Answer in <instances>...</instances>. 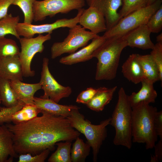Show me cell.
<instances>
[{
  "label": "cell",
  "mask_w": 162,
  "mask_h": 162,
  "mask_svg": "<svg viewBox=\"0 0 162 162\" xmlns=\"http://www.w3.org/2000/svg\"><path fill=\"white\" fill-rule=\"evenodd\" d=\"M40 116L17 124H6L13 134L15 150L20 154H38L53 150L58 142H72L80 133L70 125L66 117L41 110Z\"/></svg>",
  "instance_id": "1"
},
{
  "label": "cell",
  "mask_w": 162,
  "mask_h": 162,
  "mask_svg": "<svg viewBox=\"0 0 162 162\" xmlns=\"http://www.w3.org/2000/svg\"><path fill=\"white\" fill-rule=\"evenodd\" d=\"M128 46L124 36L107 38L93 52L98 62L95 75L97 80H111L116 76L122 51Z\"/></svg>",
  "instance_id": "2"
},
{
  "label": "cell",
  "mask_w": 162,
  "mask_h": 162,
  "mask_svg": "<svg viewBox=\"0 0 162 162\" xmlns=\"http://www.w3.org/2000/svg\"><path fill=\"white\" fill-rule=\"evenodd\" d=\"M156 107L141 103L132 108V142L145 143L146 149L153 148L158 140L154 124Z\"/></svg>",
  "instance_id": "3"
},
{
  "label": "cell",
  "mask_w": 162,
  "mask_h": 162,
  "mask_svg": "<svg viewBox=\"0 0 162 162\" xmlns=\"http://www.w3.org/2000/svg\"><path fill=\"white\" fill-rule=\"evenodd\" d=\"M128 96L124 88L121 87L118 92V101L111 117L110 124L115 130L114 144L130 149L133 142L131 134L132 108Z\"/></svg>",
  "instance_id": "4"
},
{
  "label": "cell",
  "mask_w": 162,
  "mask_h": 162,
  "mask_svg": "<svg viewBox=\"0 0 162 162\" xmlns=\"http://www.w3.org/2000/svg\"><path fill=\"white\" fill-rule=\"evenodd\" d=\"M80 109L73 110L67 118L73 128L85 136L92 149L93 160L96 162L100 148L107 137L106 127L110 124L111 118L102 121L99 124H92L80 112Z\"/></svg>",
  "instance_id": "5"
},
{
  "label": "cell",
  "mask_w": 162,
  "mask_h": 162,
  "mask_svg": "<svg viewBox=\"0 0 162 162\" xmlns=\"http://www.w3.org/2000/svg\"><path fill=\"white\" fill-rule=\"evenodd\" d=\"M162 0L138 9L121 18L117 23L106 31L103 36L107 38L123 35L137 27L146 24L152 15L162 5Z\"/></svg>",
  "instance_id": "6"
},
{
  "label": "cell",
  "mask_w": 162,
  "mask_h": 162,
  "mask_svg": "<svg viewBox=\"0 0 162 162\" xmlns=\"http://www.w3.org/2000/svg\"><path fill=\"white\" fill-rule=\"evenodd\" d=\"M98 35L86 31L80 25L70 28L63 41L54 43L51 48V58L54 59L66 53H73L79 48L87 45L90 40Z\"/></svg>",
  "instance_id": "7"
},
{
  "label": "cell",
  "mask_w": 162,
  "mask_h": 162,
  "mask_svg": "<svg viewBox=\"0 0 162 162\" xmlns=\"http://www.w3.org/2000/svg\"><path fill=\"white\" fill-rule=\"evenodd\" d=\"M85 0H35L33 6V20L37 22L58 14H68L85 5Z\"/></svg>",
  "instance_id": "8"
},
{
  "label": "cell",
  "mask_w": 162,
  "mask_h": 162,
  "mask_svg": "<svg viewBox=\"0 0 162 162\" xmlns=\"http://www.w3.org/2000/svg\"><path fill=\"white\" fill-rule=\"evenodd\" d=\"M51 38V34L45 35L39 34L35 38L23 37L19 39L21 49L19 57L23 77H33L35 75V71L31 68L32 60L36 53H41L43 51L44 49V43Z\"/></svg>",
  "instance_id": "9"
},
{
  "label": "cell",
  "mask_w": 162,
  "mask_h": 162,
  "mask_svg": "<svg viewBox=\"0 0 162 162\" xmlns=\"http://www.w3.org/2000/svg\"><path fill=\"white\" fill-rule=\"evenodd\" d=\"M49 62L48 58H43L39 82L44 94L40 97L50 99L58 103L62 99L70 96L72 92V89L70 86H63L58 82L50 71Z\"/></svg>",
  "instance_id": "10"
},
{
  "label": "cell",
  "mask_w": 162,
  "mask_h": 162,
  "mask_svg": "<svg viewBox=\"0 0 162 162\" xmlns=\"http://www.w3.org/2000/svg\"><path fill=\"white\" fill-rule=\"evenodd\" d=\"M84 9L82 8L78 10L77 15L73 18L58 19L51 23L36 25L24 22H19L16 27L17 33L20 37L29 38L33 37L36 34L47 33L51 34L53 31L61 28H71L79 23L80 18Z\"/></svg>",
  "instance_id": "11"
},
{
  "label": "cell",
  "mask_w": 162,
  "mask_h": 162,
  "mask_svg": "<svg viewBox=\"0 0 162 162\" xmlns=\"http://www.w3.org/2000/svg\"><path fill=\"white\" fill-rule=\"evenodd\" d=\"M122 0H85L89 6L95 7L104 16L107 30L116 25L120 19L117 10Z\"/></svg>",
  "instance_id": "12"
},
{
  "label": "cell",
  "mask_w": 162,
  "mask_h": 162,
  "mask_svg": "<svg viewBox=\"0 0 162 162\" xmlns=\"http://www.w3.org/2000/svg\"><path fill=\"white\" fill-rule=\"evenodd\" d=\"M79 23L85 29H88L95 34L105 32L107 30L104 16L93 6H89L87 9H84Z\"/></svg>",
  "instance_id": "13"
},
{
  "label": "cell",
  "mask_w": 162,
  "mask_h": 162,
  "mask_svg": "<svg viewBox=\"0 0 162 162\" xmlns=\"http://www.w3.org/2000/svg\"><path fill=\"white\" fill-rule=\"evenodd\" d=\"M106 38L98 35L93 38L91 43L77 52L61 58L59 62L62 64L71 65L88 61L93 58L94 52L105 41Z\"/></svg>",
  "instance_id": "14"
},
{
  "label": "cell",
  "mask_w": 162,
  "mask_h": 162,
  "mask_svg": "<svg viewBox=\"0 0 162 162\" xmlns=\"http://www.w3.org/2000/svg\"><path fill=\"white\" fill-rule=\"evenodd\" d=\"M151 32L146 24L141 25L123 35L128 46L143 50H152L154 45L151 41Z\"/></svg>",
  "instance_id": "15"
},
{
  "label": "cell",
  "mask_w": 162,
  "mask_h": 162,
  "mask_svg": "<svg viewBox=\"0 0 162 162\" xmlns=\"http://www.w3.org/2000/svg\"><path fill=\"white\" fill-rule=\"evenodd\" d=\"M22 68L19 56L0 58V77L9 80L22 81Z\"/></svg>",
  "instance_id": "16"
},
{
  "label": "cell",
  "mask_w": 162,
  "mask_h": 162,
  "mask_svg": "<svg viewBox=\"0 0 162 162\" xmlns=\"http://www.w3.org/2000/svg\"><path fill=\"white\" fill-rule=\"evenodd\" d=\"M18 156L14 146L13 134L7 126H0V162H12Z\"/></svg>",
  "instance_id": "17"
},
{
  "label": "cell",
  "mask_w": 162,
  "mask_h": 162,
  "mask_svg": "<svg viewBox=\"0 0 162 162\" xmlns=\"http://www.w3.org/2000/svg\"><path fill=\"white\" fill-rule=\"evenodd\" d=\"M141 82L142 87L140 90L137 92H133L128 96L132 108L142 103L147 104L154 103L157 97V93L154 88V83L145 79Z\"/></svg>",
  "instance_id": "18"
},
{
  "label": "cell",
  "mask_w": 162,
  "mask_h": 162,
  "mask_svg": "<svg viewBox=\"0 0 162 162\" xmlns=\"http://www.w3.org/2000/svg\"><path fill=\"white\" fill-rule=\"evenodd\" d=\"M10 85L19 100L26 105H34V94L41 86L39 82L36 83H27L19 80L10 81Z\"/></svg>",
  "instance_id": "19"
},
{
  "label": "cell",
  "mask_w": 162,
  "mask_h": 162,
  "mask_svg": "<svg viewBox=\"0 0 162 162\" xmlns=\"http://www.w3.org/2000/svg\"><path fill=\"white\" fill-rule=\"evenodd\" d=\"M34 105L41 110L50 114L65 117L68 116L73 110L80 107L75 105H62L49 99L34 97Z\"/></svg>",
  "instance_id": "20"
},
{
  "label": "cell",
  "mask_w": 162,
  "mask_h": 162,
  "mask_svg": "<svg viewBox=\"0 0 162 162\" xmlns=\"http://www.w3.org/2000/svg\"><path fill=\"white\" fill-rule=\"evenodd\" d=\"M122 72L126 79L135 84L141 82L144 79L142 69L136 54L130 55L122 66Z\"/></svg>",
  "instance_id": "21"
},
{
  "label": "cell",
  "mask_w": 162,
  "mask_h": 162,
  "mask_svg": "<svg viewBox=\"0 0 162 162\" xmlns=\"http://www.w3.org/2000/svg\"><path fill=\"white\" fill-rule=\"evenodd\" d=\"M117 88V86L110 88L105 87L98 88V91L87 104L86 106L95 111H102L112 100Z\"/></svg>",
  "instance_id": "22"
},
{
  "label": "cell",
  "mask_w": 162,
  "mask_h": 162,
  "mask_svg": "<svg viewBox=\"0 0 162 162\" xmlns=\"http://www.w3.org/2000/svg\"><path fill=\"white\" fill-rule=\"evenodd\" d=\"M137 55L143 71L144 79L154 84L158 81L162 82L158 66L150 55Z\"/></svg>",
  "instance_id": "23"
},
{
  "label": "cell",
  "mask_w": 162,
  "mask_h": 162,
  "mask_svg": "<svg viewBox=\"0 0 162 162\" xmlns=\"http://www.w3.org/2000/svg\"><path fill=\"white\" fill-rule=\"evenodd\" d=\"M0 98L1 103L7 107L15 106L22 102L11 87L10 81L0 77Z\"/></svg>",
  "instance_id": "24"
},
{
  "label": "cell",
  "mask_w": 162,
  "mask_h": 162,
  "mask_svg": "<svg viewBox=\"0 0 162 162\" xmlns=\"http://www.w3.org/2000/svg\"><path fill=\"white\" fill-rule=\"evenodd\" d=\"M41 112V110L35 105H26L9 116L8 123L12 122L14 124H17L26 122L37 116Z\"/></svg>",
  "instance_id": "25"
},
{
  "label": "cell",
  "mask_w": 162,
  "mask_h": 162,
  "mask_svg": "<svg viewBox=\"0 0 162 162\" xmlns=\"http://www.w3.org/2000/svg\"><path fill=\"white\" fill-rule=\"evenodd\" d=\"M75 140L70 151L71 162H84L89 154L91 147L79 136Z\"/></svg>",
  "instance_id": "26"
},
{
  "label": "cell",
  "mask_w": 162,
  "mask_h": 162,
  "mask_svg": "<svg viewBox=\"0 0 162 162\" xmlns=\"http://www.w3.org/2000/svg\"><path fill=\"white\" fill-rule=\"evenodd\" d=\"M19 20V16H14L11 14H8L0 19V38L4 37L8 34H11L19 40L20 37L17 33L16 27Z\"/></svg>",
  "instance_id": "27"
},
{
  "label": "cell",
  "mask_w": 162,
  "mask_h": 162,
  "mask_svg": "<svg viewBox=\"0 0 162 162\" xmlns=\"http://www.w3.org/2000/svg\"><path fill=\"white\" fill-rule=\"evenodd\" d=\"M60 142L56 144L57 149L48 159L49 162H71L70 156L71 142Z\"/></svg>",
  "instance_id": "28"
},
{
  "label": "cell",
  "mask_w": 162,
  "mask_h": 162,
  "mask_svg": "<svg viewBox=\"0 0 162 162\" xmlns=\"http://www.w3.org/2000/svg\"><path fill=\"white\" fill-rule=\"evenodd\" d=\"M20 52L19 47L14 40L5 37L0 38V58L19 56Z\"/></svg>",
  "instance_id": "29"
},
{
  "label": "cell",
  "mask_w": 162,
  "mask_h": 162,
  "mask_svg": "<svg viewBox=\"0 0 162 162\" xmlns=\"http://www.w3.org/2000/svg\"><path fill=\"white\" fill-rule=\"evenodd\" d=\"M147 0H122L118 13L121 19L132 12L146 6Z\"/></svg>",
  "instance_id": "30"
},
{
  "label": "cell",
  "mask_w": 162,
  "mask_h": 162,
  "mask_svg": "<svg viewBox=\"0 0 162 162\" xmlns=\"http://www.w3.org/2000/svg\"><path fill=\"white\" fill-rule=\"evenodd\" d=\"M35 0H13L12 5L17 6L24 15V22L32 23L33 21V6Z\"/></svg>",
  "instance_id": "31"
},
{
  "label": "cell",
  "mask_w": 162,
  "mask_h": 162,
  "mask_svg": "<svg viewBox=\"0 0 162 162\" xmlns=\"http://www.w3.org/2000/svg\"><path fill=\"white\" fill-rule=\"evenodd\" d=\"M151 33H158L162 28V5L152 15L146 24Z\"/></svg>",
  "instance_id": "32"
},
{
  "label": "cell",
  "mask_w": 162,
  "mask_h": 162,
  "mask_svg": "<svg viewBox=\"0 0 162 162\" xmlns=\"http://www.w3.org/2000/svg\"><path fill=\"white\" fill-rule=\"evenodd\" d=\"M50 150L46 149L40 153L32 155L29 153L20 154L18 162H44L48 157Z\"/></svg>",
  "instance_id": "33"
},
{
  "label": "cell",
  "mask_w": 162,
  "mask_h": 162,
  "mask_svg": "<svg viewBox=\"0 0 162 162\" xmlns=\"http://www.w3.org/2000/svg\"><path fill=\"white\" fill-rule=\"evenodd\" d=\"M25 105V104L21 102L17 106L11 107H0V125L5 123H8L9 116L20 110Z\"/></svg>",
  "instance_id": "34"
},
{
  "label": "cell",
  "mask_w": 162,
  "mask_h": 162,
  "mask_svg": "<svg viewBox=\"0 0 162 162\" xmlns=\"http://www.w3.org/2000/svg\"><path fill=\"white\" fill-rule=\"evenodd\" d=\"M150 54L157 64L162 79V43L157 42Z\"/></svg>",
  "instance_id": "35"
},
{
  "label": "cell",
  "mask_w": 162,
  "mask_h": 162,
  "mask_svg": "<svg viewBox=\"0 0 162 162\" xmlns=\"http://www.w3.org/2000/svg\"><path fill=\"white\" fill-rule=\"evenodd\" d=\"M98 90V88L92 87L87 88L79 94L76 98V102L86 105L96 93Z\"/></svg>",
  "instance_id": "36"
},
{
  "label": "cell",
  "mask_w": 162,
  "mask_h": 162,
  "mask_svg": "<svg viewBox=\"0 0 162 162\" xmlns=\"http://www.w3.org/2000/svg\"><path fill=\"white\" fill-rule=\"evenodd\" d=\"M154 126L156 134L160 139H162V111H158L155 115Z\"/></svg>",
  "instance_id": "37"
},
{
  "label": "cell",
  "mask_w": 162,
  "mask_h": 162,
  "mask_svg": "<svg viewBox=\"0 0 162 162\" xmlns=\"http://www.w3.org/2000/svg\"><path fill=\"white\" fill-rule=\"evenodd\" d=\"M154 154L151 156V162H157L162 159V139H160L158 142L155 144L154 147Z\"/></svg>",
  "instance_id": "38"
},
{
  "label": "cell",
  "mask_w": 162,
  "mask_h": 162,
  "mask_svg": "<svg viewBox=\"0 0 162 162\" xmlns=\"http://www.w3.org/2000/svg\"><path fill=\"white\" fill-rule=\"evenodd\" d=\"M13 0H0V20L8 14V8Z\"/></svg>",
  "instance_id": "39"
},
{
  "label": "cell",
  "mask_w": 162,
  "mask_h": 162,
  "mask_svg": "<svg viewBox=\"0 0 162 162\" xmlns=\"http://www.w3.org/2000/svg\"><path fill=\"white\" fill-rule=\"evenodd\" d=\"M156 38L157 42L162 43V33L158 35Z\"/></svg>",
  "instance_id": "40"
},
{
  "label": "cell",
  "mask_w": 162,
  "mask_h": 162,
  "mask_svg": "<svg viewBox=\"0 0 162 162\" xmlns=\"http://www.w3.org/2000/svg\"><path fill=\"white\" fill-rule=\"evenodd\" d=\"M157 0H147L146 6L151 5Z\"/></svg>",
  "instance_id": "41"
},
{
  "label": "cell",
  "mask_w": 162,
  "mask_h": 162,
  "mask_svg": "<svg viewBox=\"0 0 162 162\" xmlns=\"http://www.w3.org/2000/svg\"><path fill=\"white\" fill-rule=\"evenodd\" d=\"M1 103V100L0 98V104Z\"/></svg>",
  "instance_id": "42"
}]
</instances>
